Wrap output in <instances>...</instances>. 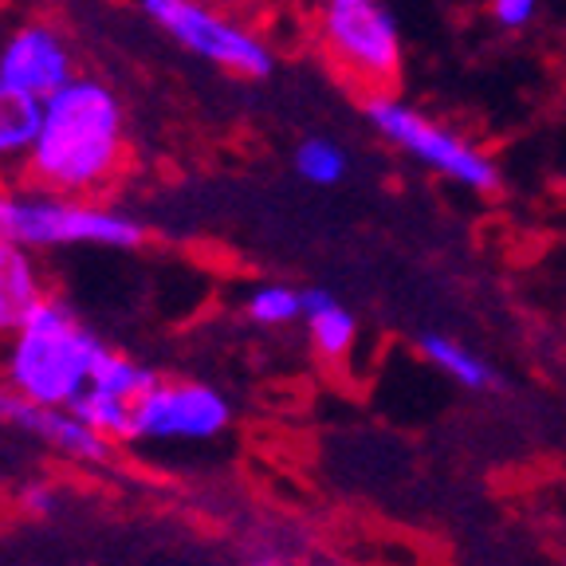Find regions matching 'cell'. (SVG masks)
Segmentation results:
<instances>
[{"label": "cell", "mask_w": 566, "mask_h": 566, "mask_svg": "<svg viewBox=\"0 0 566 566\" xmlns=\"http://www.w3.org/2000/svg\"><path fill=\"white\" fill-rule=\"evenodd\" d=\"M130 138L118 91L98 75H75L40 103V130L20 177L71 197H98L126 174Z\"/></svg>", "instance_id": "cell-1"}, {"label": "cell", "mask_w": 566, "mask_h": 566, "mask_svg": "<svg viewBox=\"0 0 566 566\" xmlns=\"http://www.w3.org/2000/svg\"><path fill=\"white\" fill-rule=\"evenodd\" d=\"M111 346L60 295H48L12 335L0 338V386L52 409H71Z\"/></svg>", "instance_id": "cell-2"}, {"label": "cell", "mask_w": 566, "mask_h": 566, "mask_svg": "<svg viewBox=\"0 0 566 566\" xmlns=\"http://www.w3.org/2000/svg\"><path fill=\"white\" fill-rule=\"evenodd\" d=\"M0 240H17L32 252L75 244L138 248L146 240V229L123 209L98 205L91 197L55 193L20 177L0 186Z\"/></svg>", "instance_id": "cell-3"}, {"label": "cell", "mask_w": 566, "mask_h": 566, "mask_svg": "<svg viewBox=\"0 0 566 566\" xmlns=\"http://www.w3.org/2000/svg\"><path fill=\"white\" fill-rule=\"evenodd\" d=\"M315 32L338 75L366 95L394 91L401 80L406 48L386 0H318Z\"/></svg>", "instance_id": "cell-4"}, {"label": "cell", "mask_w": 566, "mask_h": 566, "mask_svg": "<svg viewBox=\"0 0 566 566\" xmlns=\"http://www.w3.org/2000/svg\"><path fill=\"white\" fill-rule=\"evenodd\" d=\"M366 123L386 142H394L398 150H406L409 158L421 161L424 169L449 177V181L472 189V193H495L500 189V166L480 150L476 142L460 138L457 130L433 123L417 106L401 103L389 91L366 95Z\"/></svg>", "instance_id": "cell-5"}, {"label": "cell", "mask_w": 566, "mask_h": 566, "mask_svg": "<svg viewBox=\"0 0 566 566\" xmlns=\"http://www.w3.org/2000/svg\"><path fill=\"white\" fill-rule=\"evenodd\" d=\"M142 12L189 55L229 71L237 80H268L275 67L264 35L224 17L209 0H138Z\"/></svg>", "instance_id": "cell-6"}, {"label": "cell", "mask_w": 566, "mask_h": 566, "mask_svg": "<svg viewBox=\"0 0 566 566\" xmlns=\"http://www.w3.org/2000/svg\"><path fill=\"white\" fill-rule=\"evenodd\" d=\"M232 424V406L221 389L193 378H161L142 398L134 417V441L201 444L217 441Z\"/></svg>", "instance_id": "cell-7"}, {"label": "cell", "mask_w": 566, "mask_h": 566, "mask_svg": "<svg viewBox=\"0 0 566 566\" xmlns=\"http://www.w3.org/2000/svg\"><path fill=\"white\" fill-rule=\"evenodd\" d=\"M75 75H80L75 48H71L67 32L52 20H20L17 28L0 35V80L24 95L44 103Z\"/></svg>", "instance_id": "cell-8"}, {"label": "cell", "mask_w": 566, "mask_h": 566, "mask_svg": "<svg viewBox=\"0 0 566 566\" xmlns=\"http://www.w3.org/2000/svg\"><path fill=\"white\" fill-rule=\"evenodd\" d=\"M158 381H161L158 370L134 363V358H126V354H118V350H106V358L98 363L91 386L83 389L80 401L71 409L87 424H95L103 437H111L115 444H130L134 417H138L142 398H146Z\"/></svg>", "instance_id": "cell-9"}, {"label": "cell", "mask_w": 566, "mask_h": 566, "mask_svg": "<svg viewBox=\"0 0 566 566\" xmlns=\"http://www.w3.org/2000/svg\"><path fill=\"white\" fill-rule=\"evenodd\" d=\"M0 424H12L20 433H32L60 457L75 460V464H106L115 457L118 444L103 437L95 424L83 421L75 409H52L40 401L20 398L17 389L0 386Z\"/></svg>", "instance_id": "cell-10"}, {"label": "cell", "mask_w": 566, "mask_h": 566, "mask_svg": "<svg viewBox=\"0 0 566 566\" xmlns=\"http://www.w3.org/2000/svg\"><path fill=\"white\" fill-rule=\"evenodd\" d=\"M48 295L52 292H48L32 248L17 244V240H0V338L12 335Z\"/></svg>", "instance_id": "cell-11"}, {"label": "cell", "mask_w": 566, "mask_h": 566, "mask_svg": "<svg viewBox=\"0 0 566 566\" xmlns=\"http://www.w3.org/2000/svg\"><path fill=\"white\" fill-rule=\"evenodd\" d=\"M303 327L318 363L343 366L358 343V318L327 287H303Z\"/></svg>", "instance_id": "cell-12"}, {"label": "cell", "mask_w": 566, "mask_h": 566, "mask_svg": "<svg viewBox=\"0 0 566 566\" xmlns=\"http://www.w3.org/2000/svg\"><path fill=\"white\" fill-rule=\"evenodd\" d=\"M417 354H421L433 370H441L452 386L469 389V394H488V389H495V381H500L492 363H484L472 346L457 343V338H449V335H437V331L417 338Z\"/></svg>", "instance_id": "cell-13"}, {"label": "cell", "mask_w": 566, "mask_h": 566, "mask_svg": "<svg viewBox=\"0 0 566 566\" xmlns=\"http://www.w3.org/2000/svg\"><path fill=\"white\" fill-rule=\"evenodd\" d=\"M40 130V98L0 80V169H24Z\"/></svg>", "instance_id": "cell-14"}, {"label": "cell", "mask_w": 566, "mask_h": 566, "mask_svg": "<svg viewBox=\"0 0 566 566\" xmlns=\"http://www.w3.org/2000/svg\"><path fill=\"white\" fill-rule=\"evenodd\" d=\"M244 315L256 327H292L303 323V287L292 283H260L244 300Z\"/></svg>", "instance_id": "cell-15"}, {"label": "cell", "mask_w": 566, "mask_h": 566, "mask_svg": "<svg viewBox=\"0 0 566 566\" xmlns=\"http://www.w3.org/2000/svg\"><path fill=\"white\" fill-rule=\"evenodd\" d=\"M346 169H350V161H346V150L338 146V142L331 138H303L300 146H295V174L303 177V181H311V186H338L346 177Z\"/></svg>", "instance_id": "cell-16"}, {"label": "cell", "mask_w": 566, "mask_h": 566, "mask_svg": "<svg viewBox=\"0 0 566 566\" xmlns=\"http://www.w3.org/2000/svg\"><path fill=\"white\" fill-rule=\"evenodd\" d=\"M543 0H492V20L507 32H520L539 17Z\"/></svg>", "instance_id": "cell-17"}, {"label": "cell", "mask_w": 566, "mask_h": 566, "mask_svg": "<svg viewBox=\"0 0 566 566\" xmlns=\"http://www.w3.org/2000/svg\"><path fill=\"white\" fill-rule=\"evenodd\" d=\"M55 504H60V492H55L48 480H28V484L20 488V512L35 515V520L52 515Z\"/></svg>", "instance_id": "cell-18"}, {"label": "cell", "mask_w": 566, "mask_h": 566, "mask_svg": "<svg viewBox=\"0 0 566 566\" xmlns=\"http://www.w3.org/2000/svg\"><path fill=\"white\" fill-rule=\"evenodd\" d=\"M252 566H287V563H280V558H260V563H252Z\"/></svg>", "instance_id": "cell-19"}]
</instances>
